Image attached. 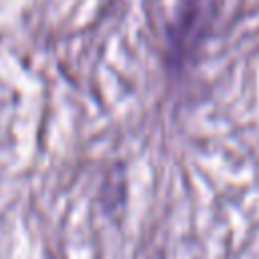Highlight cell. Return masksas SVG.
Wrapping results in <instances>:
<instances>
[]
</instances>
